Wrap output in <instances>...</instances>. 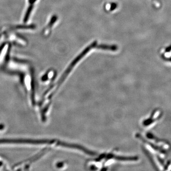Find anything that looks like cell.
Here are the masks:
<instances>
[{
	"instance_id": "6da1fadb",
	"label": "cell",
	"mask_w": 171,
	"mask_h": 171,
	"mask_svg": "<svg viewBox=\"0 0 171 171\" xmlns=\"http://www.w3.org/2000/svg\"><path fill=\"white\" fill-rule=\"evenodd\" d=\"M97 45V41H94V42H93L90 45L87 47V48L72 61L71 63L70 64L69 67H68V68L66 69L63 75H62V77H61V79H60V80L59 82V84H58L59 86H60L61 82L63 81L67 77V76L69 74V73L71 71L72 69L75 67V65L79 62V61L80 60L92 49L96 48Z\"/></svg>"
},
{
	"instance_id": "7a4b0ae2",
	"label": "cell",
	"mask_w": 171,
	"mask_h": 171,
	"mask_svg": "<svg viewBox=\"0 0 171 171\" xmlns=\"http://www.w3.org/2000/svg\"><path fill=\"white\" fill-rule=\"evenodd\" d=\"M2 143H24V144H46V140L24 139H0V144Z\"/></svg>"
},
{
	"instance_id": "3957f363",
	"label": "cell",
	"mask_w": 171,
	"mask_h": 171,
	"mask_svg": "<svg viewBox=\"0 0 171 171\" xmlns=\"http://www.w3.org/2000/svg\"><path fill=\"white\" fill-rule=\"evenodd\" d=\"M96 48L99 49H103V50H107V51H116L117 50L118 47L116 45H108L105 44H100L97 45Z\"/></svg>"
},
{
	"instance_id": "277c9868",
	"label": "cell",
	"mask_w": 171,
	"mask_h": 171,
	"mask_svg": "<svg viewBox=\"0 0 171 171\" xmlns=\"http://www.w3.org/2000/svg\"><path fill=\"white\" fill-rule=\"evenodd\" d=\"M32 9V6H29V8L27 10L26 14H25L24 18V22H26V21L28 20L29 18V15L31 14Z\"/></svg>"
},
{
	"instance_id": "5b68a950",
	"label": "cell",
	"mask_w": 171,
	"mask_h": 171,
	"mask_svg": "<svg viewBox=\"0 0 171 171\" xmlns=\"http://www.w3.org/2000/svg\"><path fill=\"white\" fill-rule=\"evenodd\" d=\"M171 51V46H169V47H167V48L165 49V52H169Z\"/></svg>"
},
{
	"instance_id": "8992f818",
	"label": "cell",
	"mask_w": 171,
	"mask_h": 171,
	"mask_svg": "<svg viewBox=\"0 0 171 171\" xmlns=\"http://www.w3.org/2000/svg\"><path fill=\"white\" fill-rule=\"evenodd\" d=\"M5 44H3L1 45V47H0V53L1 52V51H2V49L4 47Z\"/></svg>"
},
{
	"instance_id": "52a82bcc",
	"label": "cell",
	"mask_w": 171,
	"mask_h": 171,
	"mask_svg": "<svg viewBox=\"0 0 171 171\" xmlns=\"http://www.w3.org/2000/svg\"><path fill=\"white\" fill-rule=\"evenodd\" d=\"M36 1V0H30V1H29V2H30L31 4H33V3H34Z\"/></svg>"
},
{
	"instance_id": "ba28073f",
	"label": "cell",
	"mask_w": 171,
	"mask_h": 171,
	"mask_svg": "<svg viewBox=\"0 0 171 171\" xmlns=\"http://www.w3.org/2000/svg\"><path fill=\"white\" fill-rule=\"evenodd\" d=\"M4 125H0V130H2V129H4Z\"/></svg>"
},
{
	"instance_id": "9c48e42d",
	"label": "cell",
	"mask_w": 171,
	"mask_h": 171,
	"mask_svg": "<svg viewBox=\"0 0 171 171\" xmlns=\"http://www.w3.org/2000/svg\"><path fill=\"white\" fill-rule=\"evenodd\" d=\"M167 60H169V61H171V57H170L169 59H167Z\"/></svg>"
},
{
	"instance_id": "30bf717a",
	"label": "cell",
	"mask_w": 171,
	"mask_h": 171,
	"mask_svg": "<svg viewBox=\"0 0 171 171\" xmlns=\"http://www.w3.org/2000/svg\"><path fill=\"white\" fill-rule=\"evenodd\" d=\"M1 35H0V38H1Z\"/></svg>"
}]
</instances>
